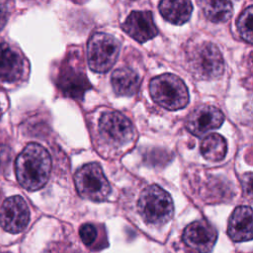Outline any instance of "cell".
Listing matches in <instances>:
<instances>
[{
  "label": "cell",
  "mask_w": 253,
  "mask_h": 253,
  "mask_svg": "<svg viewBox=\"0 0 253 253\" xmlns=\"http://www.w3.org/2000/svg\"><path fill=\"white\" fill-rule=\"evenodd\" d=\"M57 86L65 96L76 100H81L84 93L90 88L81 58L76 52H70L62 62Z\"/></svg>",
  "instance_id": "cell-7"
},
{
  "label": "cell",
  "mask_w": 253,
  "mask_h": 253,
  "mask_svg": "<svg viewBox=\"0 0 253 253\" xmlns=\"http://www.w3.org/2000/svg\"><path fill=\"white\" fill-rule=\"evenodd\" d=\"M224 120L221 111L211 105H202L194 109L186 120L187 129L196 136L218 128Z\"/></svg>",
  "instance_id": "cell-10"
},
{
  "label": "cell",
  "mask_w": 253,
  "mask_h": 253,
  "mask_svg": "<svg viewBox=\"0 0 253 253\" xmlns=\"http://www.w3.org/2000/svg\"><path fill=\"white\" fill-rule=\"evenodd\" d=\"M79 235L86 246H92L97 240L98 229L93 223H84L79 228Z\"/></svg>",
  "instance_id": "cell-20"
},
{
  "label": "cell",
  "mask_w": 253,
  "mask_h": 253,
  "mask_svg": "<svg viewBox=\"0 0 253 253\" xmlns=\"http://www.w3.org/2000/svg\"><path fill=\"white\" fill-rule=\"evenodd\" d=\"M191 73L200 80H211L219 77L224 68L222 55L211 42H202L189 52Z\"/></svg>",
  "instance_id": "cell-4"
},
{
  "label": "cell",
  "mask_w": 253,
  "mask_h": 253,
  "mask_svg": "<svg viewBox=\"0 0 253 253\" xmlns=\"http://www.w3.org/2000/svg\"><path fill=\"white\" fill-rule=\"evenodd\" d=\"M120 51L119 41L105 33H95L87 43L89 67L98 73L108 71L117 61Z\"/></svg>",
  "instance_id": "cell-6"
},
{
  "label": "cell",
  "mask_w": 253,
  "mask_h": 253,
  "mask_svg": "<svg viewBox=\"0 0 253 253\" xmlns=\"http://www.w3.org/2000/svg\"><path fill=\"white\" fill-rule=\"evenodd\" d=\"M51 158L47 150L38 144H28L18 155L15 172L20 185L30 191L42 188L49 177Z\"/></svg>",
  "instance_id": "cell-1"
},
{
  "label": "cell",
  "mask_w": 253,
  "mask_h": 253,
  "mask_svg": "<svg viewBox=\"0 0 253 253\" xmlns=\"http://www.w3.org/2000/svg\"><path fill=\"white\" fill-rule=\"evenodd\" d=\"M23 2H26V3H30V4H38V3H41L44 0H21Z\"/></svg>",
  "instance_id": "cell-23"
},
{
  "label": "cell",
  "mask_w": 253,
  "mask_h": 253,
  "mask_svg": "<svg viewBox=\"0 0 253 253\" xmlns=\"http://www.w3.org/2000/svg\"><path fill=\"white\" fill-rule=\"evenodd\" d=\"M111 82L117 95L131 96L138 89L139 77L130 68L123 67L113 72Z\"/></svg>",
  "instance_id": "cell-16"
},
{
  "label": "cell",
  "mask_w": 253,
  "mask_h": 253,
  "mask_svg": "<svg viewBox=\"0 0 253 253\" xmlns=\"http://www.w3.org/2000/svg\"><path fill=\"white\" fill-rule=\"evenodd\" d=\"M192 10L190 0H161L159 4L162 17L175 25L186 23L191 17Z\"/></svg>",
  "instance_id": "cell-15"
},
{
  "label": "cell",
  "mask_w": 253,
  "mask_h": 253,
  "mask_svg": "<svg viewBox=\"0 0 253 253\" xmlns=\"http://www.w3.org/2000/svg\"><path fill=\"white\" fill-rule=\"evenodd\" d=\"M26 69V60L21 50L8 42H0V82L19 81L25 75Z\"/></svg>",
  "instance_id": "cell-11"
},
{
  "label": "cell",
  "mask_w": 253,
  "mask_h": 253,
  "mask_svg": "<svg viewBox=\"0 0 253 253\" xmlns=\"http://www.w3.org/2000/svg\"><path fill=\"white\" fill-rule=\"evenodd\" d=\"M217 239L215 228L205 219L196 220L184 229L183 241L199 253H210Z\"/></svg>",
  "instance_id": "cell-12"
},
{
  "label": "cell",
  "mask_w": 253,
  "mask_h": 253,
  "mask_svg": "<svg viewBox=\"0 0 253 253\" xmlns=\"http://www.w3.org/2000/svg\"><path fill=\"white\" fill-rule=\"evenodd\" d=\"M75 187L80 197L93 201H106L111 193V186L101 166L92 162L82 166L74 176Z\"/></svg>",
  "instance_id": "cell-5"
},
{
  "label": "cell",
  "mask_w": 253,
  "mask_h": 253,
  "mask_svg": "<svg viewBox=\"0 0 253 253\" xmlns=\"http://www.w3.org/2000/svg\"><path fill=\"white\" fill-rule=\"evenodd\" d=\"M203 9L206 17L213 23L226 22L232 14L230 0H206Z\"/></svg>",
  "instance_id": "cell-18"
},
{
  "label": "cell",
  "mask_w": 253,
  "mask_h": 253,
  "mask_svg": "<svg viewBox=\"0 0 253 253\" xmlns=\"http://www.w3.org/2000/svg\"><path fill=\"white\" fill-rule=\"evenodd\" d=\"M30 220V211L21 196H13L5 200L0 209V224L10 233L23 231Z\"/></svg>",
  "instance_id": "cell-9"
},
{
  "label": "cell",
  "mask_w": 253,
  "mask_h": 253,
  "mask_svg": "<svg viewBox=\"0 0 253 253\" xmlns=\"http://www.w3.org/2000/svg\"><path fill=\"white\" fill-rule=\"evenodd\" d=\"M122 27L128 36L138 42H145L158 34L152 14L149 11L131 12Z\"/></svg>",
  "instance_id": "cell-13"
},
{
  "label": "cell",
  "mask_w": 253,
  "mask_h": 253,
  "mask_svg": "<svg viewBox=\"0 0 253 253\" xmlns=\"http://www.w3.org/2000/svg\"><path fill=\"white\" fill-rule=\"evenodd\" d=\"M227 233L235 242H244L252 239V209L248 206L236 208L228 221Z\"/></svg>",
  "instance_id": "cell-14"
},
{
  "label": "cell",
  "mask_w": 253,
  "mask_h": 253,
  "mask_svg": "<svg viewBox=\"0 0 253 253\" xmlns=\"http://www.w3.org/2000/svg\"><path fill=\"white\" fill-rule=\"evenodd\" d=\"M227 151L226 141L218 133L207 135L201 143V152L203 156L210 161H220L224 158Z\"/></svg>",
  "instance_id": "cell-17"
},
{
  "label": "cell",
  "mask_w": 253,
  "mask_h": 253,
  "mask_svg": "<svg viewBox=\"0 0 253 253\" xmlns=\"http://www.w3.org/2000/svg\"><path fill=\"white\" fill-rule=\"evenodd\" d=\"M99 130L102 137L113 146H124L134 137L130 121L117 112H109L101 117Z\"/></svg>",
  "instance_id": "cell-8"
},
{
  "label": "cell",
  "mask_w": 253,
  "mask_h": 253,
  "mask_svg": "<svg viewBox=\"0 0 253 253\" xmlns=\"http://www.w3.org/2000/svg\"><path fill=\"white\" fill-rule=\"evenodd\" d=\"M149 92L159 106L170 111L182 109L189 103V93L185 83L174 74L166 73L151 79Z\"/></svg>",
  "instance_id": "cell-3"
},
{
  "label": "cell",
  "mask_w": 253,
  "mask_h": 253,
  "mask_svg": "<svg viewBox=\"0 0 253 253\" xmlns=\"http://www.w3.org/2000/svg\"><path fill=\"white\" fill-rule=\"evenodd\" d=\"M11 159V149L4 144L0 143V169L8 165Z\"/></svg>",
  "instance_id": "cell-22"
},
{
  "label": "cell",
  "mask_w": 253,
  "mask_h": 253,
  "mask_svg": "<svg viewBox=\"0 0 253 253\" xmlns=\"http://www.w3.org/2000/svg\"><path fill=\"white\" fill-rule=\"evenodd\" d=\"M71 1H73V2H75V3H78V4H82V3H84L86 0H71Z\"/></svg>",
  "instance_id": "cell-24"
},
{
  "label": "cell",
  "mask_w": 253,
  "mask_h": 253,
  "mask_svg": "<svg viewBox=\"0 0 253 253\" xmlns=\"http://www.w3.org/2000/svg\"><path fill=\"white\" fill-rule=\"evenodd\" d=\"M11 10V0H0V32L5 27Z\"/></svg>",
  "instance_id": "cell-21"
},
{
  "label": "cell",
  "mask_w": 253,
  "mask_h": 253,
  "mask_svg": "<svg viewBox=\"0 0 253 253\" xmlns=\"http://www.w3.org/2000/svg\"><path fill=\"white\" fill-rule=\"evenodd\" d=\"M137 210L145 222L162 225L172 218L174 205L168 192L158 185H150L140 193Z\"/></svg>",
  "instance_id": "cell-2"
},
{
  "label": "cell",
  "mask_w": 253,
  "mask_h": 253,
  "mask_svg": "<svg viewBox=\"0 0 253 253\" xmlns=\"http://www.w3.org/2000/svg\"><path fill=\"white\" fill-rule=\"evenodd\" d=\"M252 14H253V9L252 6L247 7L239 16L236 26L238 29V32L242 39L247 42L248 43H252Z\"/></svg>",
  "instance_id": "cell-19"
}]
</instances>
